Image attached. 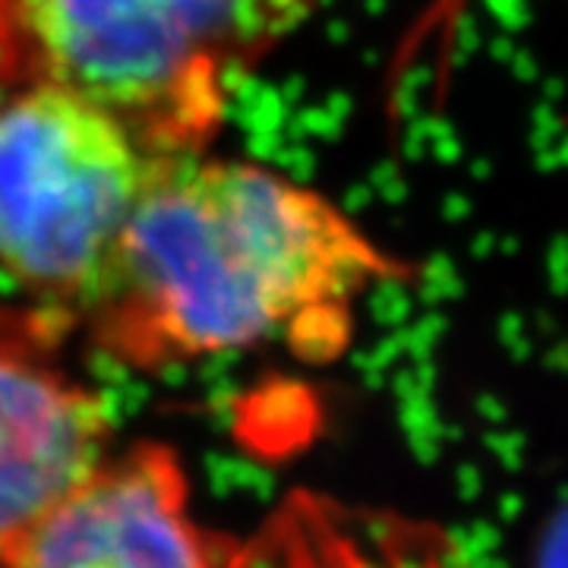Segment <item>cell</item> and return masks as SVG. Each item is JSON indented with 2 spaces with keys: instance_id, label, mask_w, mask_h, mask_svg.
<instances>
[{
  "instance_id": "obj_2",
  "label": "cell",
  "mask_w": 568,
  "mask_h": 568,
  "mask_svg": "<svg viewBox=\"0 0 568 568\" xmlns=\"http://www.w3.org/2000/svg\"><path fill=\"white\" fill-rule=\"evenodd\" d=\"M316 0H0V92L99 104L152 162L209 152L253 70Z\"/></svg>"
},
{
  "instance_id": "obj_1",
  "label": "cell",
  "mask_w": 568,
  "mask_h": 568,
  "mask_svg": "<svg viewBox=\"0 0 568 568\" xmlns=\"http://www.w3.org/2000/svg\"><path fill=\"white\" fill-rule=\"evenodd\" d=\"M407 275L323 190L209 149L155 162L73 325L133 373L268 345L325 364L366 297Z\"/></svg>"
},
{
  "instance_id": "obj_4",
  "label": "cell",
  "mask_w": 568,
  "mask_h": 568,
  "mask_svg": "<svg viewBox=\"0 0 568 568\" xmlns=\"http://www.w3.org/2000/svg\"><path fill=\"white\" fill-rule=\"evenodd\" d=\"M73 332L58 310L0 306V566L111 452V407L61 361Z\"/></svg>"
},
{
  "instance_id": "obj_5",
  "label": "cell",
  "mask_w": 568,
  "mask_h": 568,
  "mask_svg": "<svg viewBox=\"0 0 568 568\" xmlns=\"http://www.w3.org/2000/svg\"><path fill=\"white\" fill-rule=\"evenodd\" d=\"M227 552L193 515L181 455L133 443L67 489L0 568H231Z\"/></svg>"
},
{
  "instance_id": "obj_3",
  "label": "cell",
  "mask_w": 568,
  "mask_h": 568,
  "mask_svg": "<svg viewBox=\"0 0 568 568\" xmlns=\"http://www.w3.org/2000/svg\"><path fill=\"white\" fill-rule=\"evenodd\" d=\"M152 168L99 104L54 85L0 92V275L73 320Z\"/></svg>"
},
{
  "instance_id": "obj_6",
  "label": "cell",
  "mask_w": 568,
  "mask_h": 568,
  "mask_svg": "<svg viewBox=\"0 0 568 568\" xmlns=\"http://www.w3.org/2000/svg\"><path fill=\"white\" fill-rule=\"evenodd\" d=\"M547 568H568V521L547 549Z\"/></svg>"
},
{
  "instance_id": "obj_7",
  "label": "cell",
  "mask_w": 568,
  "mask_h": 568,
  "mask_svg": "<svg viewBox=\"0 0 568 568\" xmlns=\"http://www.w3.org/2000/svg\"><path fill=\"white\" fill-rule=\"evenodd\" d=\"M443 3H462V0H439V10H443Z\"/></svg>"
}]
</instances>
